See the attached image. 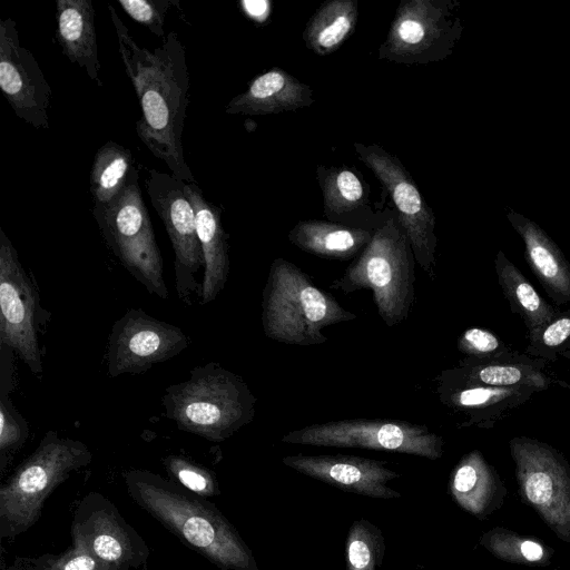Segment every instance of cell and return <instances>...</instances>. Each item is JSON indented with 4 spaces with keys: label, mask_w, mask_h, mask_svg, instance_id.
<instances>
[{
    "label": "cell",
    "mask_w": 570,
    "mask_h": 570,
    "mask_svg": "<svg viewBox=\"0 0 570 570\" xmlns=\"http://www.w3.org/2000/svg\"><path fill=\"white\" fill-rule=\"evenodd\" d=\"M125 72L137 95L141 117L136 132L149 151L171 174L195 183L183 153V129L189 102V73L185 48L176 32H169L154 50L140 47L108 4Z\"/></svg>",
    "instance_id": "1"
},
{
    "label": "cell",
    "mask_w": 570,
    "mask_h": 570,
    "mask_svg": "<svg viewBox=\"0 0 570 570\" xmlns=\"http://www.w3.org/2000/svg\"><path fill=\"white\" fill-rule=\"evenodd\" d=\"M125 482L131 498L144 510L219 568L259 570L249 548L215 508L147 471H128Z\"/></svg>",
    "instance_id": "2"
},
{
    "label": "cell",
    "mask_w": 570,
    "mask_h": 570,
    "mask_svg": "<svg viewBox=\"0 0 570 570\" xmlns=\"http://www.w3.org/2000/svg\"><path fill=\"white\" fill-rule=\"evenodd\" d=\"M161 401L180 430L223 442L252 422L256 397L243 377L212 361L167 386Z\"/></svg>",
    "instance_id": "3"
},
{
    "label": "cell",
    "mask_w": 570,
    "mask_h": 570,
    "mask_svg": "<svg viewBox=\"0 0 570 570\" xmlns=\"http://www.w3.org/2000/svg\"><path fill=\"white\" fill-rule=\"evenodd\" d=\"M356 318L292 262L275 258L263 291L262 325L266 337L298 346L327 342L322 330Z\"/></svg>",
    "instance_id": "4"
},
{
    "label": "cell",
    "mask_w": 570,
    "mask_h": 570,
    "mask_svg": "<svg viewBox=\"0 0 570 570\" xmlns=\"http://www.w3.org/2000/svg\"><path fill=\"white\" fill-rule=\"evenodd\" d=\"M415 263L409 238L396 216L391 215L375 228L364 250L330 288L345 294L371 289L379 315L393 327L406 320L412 308Z\"/></svg>",
    "instance_id": "5"
},
{
    "label": "cell",
    "mask_w": 570,
    "mask_h": 570,
    "mask_svg": "<svg viewBox=\"0 0 570 570\" xmlns=\"http://www.w3.org/2000/svg\"><path fill=\"white\" fill-rule=\"evenodd\" d=\"M91 458L83 442L48 431L0 488L1 537H14L33 525L47 497L73 471L90 463Z\"/></svg>",
    "instance_id": "6"
},
{
    "label": "cell",
    "mask_w": 570,
    "mask_h": 570,
    "mask_svg": "<svg viewBox=\"0 0 570 570\" xmlns=\"http://www.w3.org/2000/svg\"><path fill=\"white\" fill-rule=\"evenodd\" d=\"M92 214L106 244L130 275L148 293L168 298L163 257L141 196L138 170H131L125 188L111 202L94 204Z\"/></svg>",
    "instance_id": "7"
},
{
    "label": "cell",
    "mask_w": 570,
    "mask_h": 570,
    "mask_svg": "<svg viewBox=\"0 0 570 570\" xmlns=\"http://www.w3.org/2000/svg\"><path fill=\"white\" fill-rule=\"evenodd\" d=\"M463 31L455 0H403L397 7L379 58L425 65L449 57Z\"/></svg>",
    "instance_id": "8"
},
{
    "label": "cell",
    "mask_w": 570,
    "mask_h": 570,
    "mask_svg": "<svg viewBox=\"0 0 570 570\" xmlns=\"http://www.w3.org/2000/svg\"><path fill=\"white\" fill-rule=\"evenodd\" d=\"M509 449L521 500L570 543V464L558 450L535 439L513 438Z\"/></svg>",
    "instance_id": "9"
},
{
    "label": "cell",
    "mask_w": 570,
    "mask_h": 570,
    "mask_svg": "<svg viewBox=\"0 0 570 570\" xmlns=\"http://www.w3.org/2000/svg\"><path fill=\"white\" fill-rule=\"evenodd\" d=\"M283 443L357 448L412 454L430 460L443 455V439L426 425L400 420L351 419L315 423L288 432Z\"/></svg>",
    "instance_id": "10"
},
{
    "label": "cell",
    "mask_w": 570,
    "mask_h": 570,
    "mask_svg": "<svg viewBox=\"0 0 570 570\" xmlns=\"http://www.w3.org/2000/svg\"><path fill=\"white\" fill-rule=\"evenodd\" d=\"M354 148L390 194L396 208V219L409 238L415 262L430 278H434L435 216L412 176L397 157L376 144L355 142Z\"/></svg>",
    "instance_id": "11"
},
{
    "label": "cell",
    "mask_w": 570,
    "mask_h": 570,
    "mask_svg": "<svg viewBox=\"0 0 570 570\" xmlns=\"http://www.w3.org/2000/svg\"><path fill=\"white\" fill-rule=\"evenodd\" d=\"M39 302L33 282L0 228V345L16 353L33 374L42 372Z\"/></svg>",
    "instance_id": "12"
},
{
    "label": "cell",
    "mask_w": 570,
    "mask_h": 570,
    "mask_svg": "<svg viewBox=\"0 0 570 570\" xmlns=\"http://www.w3.org/2000/svg\"><path fill=\"white\" fill-rule=\"evenodd\" d=\"M186 181L156 169L149 170L146 190L151 205L163 220L175 253V282L179 299L191 305L195 293L200 297L202 285L195 275L204 265L196 230L195 209L185 190Z\"/></svg>",
    "instance_id": "13"
},
{
    "label": "cell",
    "mask_w": 570,
    "mask_h": 570,
    "mask_svg": "<svg viewBox=\"0 0 570 570\" xmlns=\"http://www.w3.org/2000/svg\"><path fill=\"white\" fill-rule=\"evenodd\" d=\"M189 342L178 326L131 308L112 325L106 353L108 375L144 373L180 354Z\"/></svg>",
    "instance_id": "14"
},
{
    "label": "cell",
    "mask_w": 570,
    "mask_h": 570,
    "mask_svg": "<svg viewBox=\"0 0 570 570\" xmlns=\"http://www.w3.org/2000/svg\"><path fill=\"white\" fill-rule=\"evenodd\" d=\"M0 88L20 119L37 129L49 128L51 88L33 55L21 46L11 18L0 20Z\"/></svg>",
    "instance_id": "15"
},
{
    "label": "cell",
    "mask_w": 570,
    "mask_h": 570,
    "mask_svg": "<svg viewBox=\"0 0 570 570\" xmlns=\"http://www.w3.org/2000/svg\"><path fill=\"white\" fill-rule=\"evenodd\" d=\"M282 462L313 479L343 491L374 499H400L402 494L387 483L400 474L385 465V461L345 454L286 455Z\"/></svg>",
    "instance_id": "16"
},
{
    "label": "cell",
    "mask_w": 570,
    "mask_h": 570,
    "mask_svg": "<svg viewBox=\"0 0 570 570\" xmlns=\"http://www.w3.org/2000/svg\"><path fill=\"white\" fill-rule=\"evenodd\" d=\"M535 392L538 391L530 387H498L471 383L462 379L454 368L444 371L438 385L441 402L465 417L462 426L489 428Z\"/></svg>",
    "instance_id": "17"
},
{
    "label": "cell",
    "mask_w": 570,
    "mask_h": 570,
    "mask_svg": "<svg viewBox=\"0 0 570 570\" xmlns=\"http://www.w3.org/2000/svg\"><path fill=\"white\" fill-rule=\"evenodd\" d=\"M512 228L524 244V257L548 296L557 304L570 303V264L554 240L533 220L508 208Z\"/></svg>",
    "instance_id": "18"
},
{
    "label": "cell",
    "mask_w": 570,
    "mask_h": 570,
    "mask_svg": "<svg viewBox=\"0 0 570 570\" xmlns=\"http://www.w3.org/2000/svg\"><path fill=\"white\" fill-rule=\"evenodd\" d=\"M186 194L195 209L196 230L204 258L200 302L214 301L229 274L228 236L222 225V210L209 203L196 183H186Z\"/></svg>",
    "instance_id": "19"
},
{
    "label": "cell",
    "mask_w": 570,
    "mask_h": 570,
    "mask_svg": "<svg viewBox=\"0 0 570 570\" xmlns=\"http://www.w3.org/2000/svg\"><path fill=\"white\" fill-rule=\"evenodd\" d=\"M316 175L323 193L324 215L330 222L368 229L382 223L375 219L368 186L355 168L320 165Z\"/></svg>",
    "instance_id": "20"
},
{
    "label": "cell",
    "mask_w": 570,
    "mask_h": 570,
    "mask_svg": "<svg viewBox=\"0 0 570 570\" xmlns=\"http://www.w3.org/2000/svg\"><path fill=\"white\" fill-rule=\"evenodd\" d=\"M313 102L309 86L281 68H272L252 79L247 89L227 104L225 112L265 116L296 110Z\"/></svg>",
    "instance_id": "21"
},
{
    "label": "cell",
    "mask_w": 570,
    "mask_h": 570,
    "mask_svg": "<svg viewBox=\"0 0 570 570\" xmlns=\"http://www.w3.org/2000/svg\"><path fill=\"white\" fill-rule=\"evenodd\" d=\"M449 493L461 509L482 520L501 508L508 491L483 454L473 450L452 470Z\"/></svg>",
    "instance_id": "22"
},
{
    "label": "cell",
    "mask_w": 570,
    "mask_h": 570,
    "mask_svg": "<svg viewBox=\"0 0 570 570\" xmlns=\"http://www.w3.org/2000/svg\"><path fill=\"white\" fill-rule=\"evenodd\" d=\"M72 533L73 547L87 550L104 570H122L134 563V539L109 508L77 518Z\"/></svg>",
    "instance_id": "23"
},
{
    "label": "cell",
    "mask_w": 570,
    "mask_h": 570,
    "mask_svg": "<svg viewBox=\"0 0 570 570\" xmlns=\"http://www.w3.org/2000/svg\"><path fill=\"white\" fill-rule=\"evenodd\" d=\"M56 18V39L63 55L83 68L88 77L101 87L92 1L58 0Z\"/></svg>",
    "instance_id": "24"
},
{
    "label": "cell",
    "mask_w": 570,
    "mask_h": 570,
    "mask_svg": "<svg viewBox=\"0 0 570 570\" xmlns=\"http://www.w3.org/2000/svg\"><path fill=\"white\" fill-rule=\"evenodd\" d=\"M375 229L352 227L330 220H301L288 240L299 249L323 258L346 261L360 255Z\"/></svg>",
    "instance_id": "25"
},
{
    "label": "cell",
    "mask_w": 570,
    "mask_h": 570,
    "mask_svg": "<svg viewBox=\"0 0 570 570\" xmlns=\"http://www.w3.org/2000/svg\"><path fill=\"white\" fill-rule=\"evenodd\" d=\"M494 267L502 292L512 312L521 316L528 330V336L538 332L559 314V311L537 292L503 250L497 253Z\"/></svg>",
    "instance_id": "26"
},
{
    "label": "cell",
    "mask_w": 570,
    "mask_h": 570,
    "mask_svg": "<svg viewBox=\"0 0 570 570\" xmlns=\"http://www.w3.org/2000/svg\"><path fill=\"white\" fill-rule=\"evenodd\" d=\"M542 366L531 361H480L468 357L460 362L455 372L465 381L498 387H530L537 391L548 389L552 380Z\"/></svg>",
    "instance_id": "27"
},
{
    "label": "cell",
    "mask_w": 570,
    "mask_h": 570,
    "mask_svg": "<svg viewBox=\"0 0 570 570\" xmlns=\"http://www.w3.org/2000/svg\"><path fill=\"white\" fill-rule=\"evenodd\" d=\"M357 18L356 0L323 2L305 27V46L318 56L333 53L354 32Z\"/></svg>",
    "instance_id": "28"
},
{
    "label": "cell",
    "mask_w": 570,
    "mask_h": 570,
    "mask_svg": "<svg viewBox=\"0 0 570 570\" xmlns=\"http://www.w3.org/2000/svg\"><path fill=\"white\" fill-rule=\"evenodd\" d=\"M134 160L128 148L111 140L97 150L89 174L94 204H108L125 188L135 168Z\"/></svg>",
    "instance_id": "29"
},
{
    "label": "cell",
    "mask_w": 570,
    "mask_h": 570,
    "mask_svg": "<svg viewBox=\"0 0 570 570\" xmlns=\"http://www.w3.org/2000/svg\"><path fill=\"white\" fill-rule=\"evenodd\" d=\"M479 543L497 559L514 564L547 567L554 554L544 542L500 525L485 531Z\"/></svg>",
    "instance_id": "30"
},
{
    "label": "cell",
    "mask_w": 570,
    "mask_h": 570,
    "mask_svg": "<svg viewBox=\"0 0 570 570\" xmlns=\"http://www.w3.org/2000/svg\"><path fill=\"white\" fill-rule=\"evenodd\" d=\"M0 346V468L3 470L13 453L28 439L29 425L10 397L13 383V352L6 346Z\"/></svg>",
    "instance_id": "31"
},
{
    "label": "cell",
    "mask_w": 570,
    "mask_h": 570,
    "mask_svg": "<svg viewBox=\"0 0 570 570\" xmlns=\"http://www.w3.org/2000/svg\"><path fill=\"white\" fill-rule=\"evenodd\" d=\"M385 548V540L379 527L366 519L355 520L345 541L347 570H379Z\"/></svg>",
    "instance_id": "32"
},
{
    "label": "cell",
    "mask_w": 570,
    "mask_h": 570,
    "mask_svg": "<svg viewBox=\"0 0 570 570\" xmlns=\"http://www.w3.org/2000/svg\"><path fill=\"white\" fill-rule=\"evenodd\" d=\"M527 353L542 361H552L570 350V308L559 314L538 332L528 336Z\"/></svg>",
    "instance_id": "33"
},
{
    "label": "cell",
    "mask_w": 570,
    "mask_h": 570,
    "mask_svg": "<svg viewBox=\"0 0 570 570\" xmlns=\"http://www.w3.org/2000/svg\"><path fill=\"white\" fill-rule=\"evenodd\" d=\"M458 348L469 357L480 361L510 360L512 353L491 331L471 327L458 340Z\"/></svg>",
    "instance_id": "34"
},
{
    "label": "cell",
    "mask_w": 570,
    "mask_h": 570,
    "mask_svg": "<svg viewBox=\"0 0 570 570\" xmlns=\"http://www.w3.org/2000/svg\"><path fill=\"white\" fill-rule=\"evenodd\" d=\"M163 462L168 473L188 490L200 495L217 493L215 478L207 469L180 455H169Z\"/></svg>",
    "instance_id": "35"
},
{
    "label": "cell",
    "mask_w": 570,
    "mask_h": 570,
    "mask_svg": "<svg viewBox=\"0 0 570 570\" xmlns=\"http://www.w3.org/2000/svg\"><path fill=\"white\" fill-rule=\"evenodd\" d=\"M118 3L132 20L165 40V17L170 6L177 3V0H119Z\"/></svg>",
    "instance_id": "36"
},
{
    "label": "cell",
    "mask_w": 570,
    "mask_h": 570,
    "mask_svg": "<svg viewBox=\"0 0 570 570\" xmlns=\"http://www.w3.org/2000/svg\"><path fill=\"white\" fill-rule=\"evenodd\" d=\"M48 570H104L100 563L85 549L73 547L63 556L55 559Z\"/></svg>",
    "instance_id": "37"
},
{
    "label": "cell",
    "mask_w": 570,
    "mask_h": 570,
    "mask_svg": "<svg viewBox=\"0 0 570 570\" xmlns=\"http://www.w3.org/2000/svg\"><path fill=\"white\" fill-rule=\"evenodd\" d=\"M242 10L250 19L263 22L269 14L271 3L265 0L258 1H242Z\"/></svg>",
    "instance_id": "38"
},
{
    "label": "cell",
    "mask_w": 570,
    "mask_h": 570,
    "mask_svg": "<svg viewBox=\"0 0 570 570\" xmlns=\"http://www.w3.org/2000/svg\"><path fill=\"white\" fill-rule=\"evenodd\" d=\"M413 570H422V568L420 566H417Z\"/></svg>",
    "instance_id": "39"
}]
</instances>
